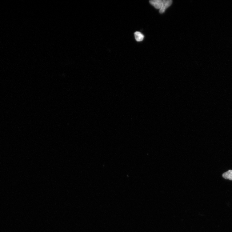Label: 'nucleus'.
Masks as SVG:
<instances>
[{
	"label": "nucleus",
	"instance_id": "nucleus-1",
	"mask_svg": "<svg viewBox=\"0 0 232 232\" xmlns=\"http://www.w3.org/2000/svg\"><path fill=\"white\" fill-rule=\"evenodd\" d=\"M172 2V0H163L161 7L159 10V13L161 14L164 13L166 9L171 5Z\"/></svg>",
	"mask_w": 232,
	"mask_h": 232
},
{
	"label": "nucleus",
	"instance_id": "nucleus-2",
	"mask_svg": "<svg viewBox=\"0 0 232 232\" xmlns=\"http://www.w3.org/2000/svg\"><path fill=\"white\" fill-rule=\"evenodd\" d=\"M149 2L150 4L157 9H160L162 4V0H151Z\"/></svg>",
	"mask_w": 232,
	"mask_h": 232
},
{
	"label": "nucleus",
	"instance_id": "nucleus-3",
	"mask_svg": "<svg viewBox=\"0 0 232 232\" xmlns=\"http://www.w3.org/2000/svg\"><path fill=\"white\" fill-rule=\"evenodd\" d=\"M135 39L138 42H141L144 39V36L140 32L137 31L134 34Z\"/></svg>",
	"mask_w": 232,
	"mask_h": 232
},
{
	"label": "nucleus",
	"instance_id": "nucleus-4",
	"mask_svg": "<svg viewBox=\"0 0 232 232\" xmlns=\"http://www.w3.org/2000/svg\"><path fill=\"white\" fill-rule=\"evenodd\" d=\"M222 176L225 179L232 180V170H229L228 171L224 173L223 174Z\"/></svg>",
	"mask_w": 232,
	"mask_h": 232
}]
</instances>
